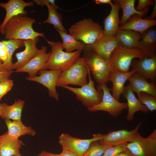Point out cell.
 Returning <instances> with one entry per match:
<instances>
[{"label": "cell", "mask_w": 156, "mask_h": 156, "mask_svg": "<svg viewBox=\"0 0 156 156\" xmlns=\"http://www.w3.org/2000/svg\"><path fill=\"white\" fill-rule=\"evenodd\" d=\"M142 122H140L132 130L125 129L113 131L105 134L103 138L99 141L100 144L114 146L130 142L138 132Z\"/></svg>", "instance_id": "13"}, {"label": "cell", "mask_w": 156, "mask_h": 156, "mask_svg": "<svg viewBox=\"0 0 156 156\" xmlns=\"http://www.w3.org/2000/svg\"><path fill=\"white\" fill-rule=\"evenodd\" d=\"M155 1L154 0H139L136 10L138 11L141 12L147 7L153 6Z\"/></svg>", "instance_id": "36"}, {"label": "cell", "mask_w": 156, "mask_h": 156, "mask_svg": "<svg viewBox=\"0 0 156 156\" xmlns=\"http://www.w3.org/2000/svg\"><path fill=\"white\" fill-rule=\"evenodd\" d=\"M6 103H2L0 104V116L1 114L2 111Z\"/></svg>", "instance_id": "44"}, {"label": "cell", "mask_w": 156, "mask_h": 156, "mask_svg": "<svg viewBox=\"0 0 156 156\" xmlns=\"http://www.w3.org/2000/svg\"><path fill=\"white\" fill-rule=\"evenodd\" d=\"M5 123L8 131L7 135L14 139H18L21 136L26 135L34 136L36 134L35 130L31 127L27 126L21 120L12 121L9 119H5Z\"/></svg>", "instance_id": "25"}, {"label": "cell", "mask_w": 156, "mask_h": 156, "mask_svg": "<svg viewBox=\"0 0 156 156\" xmlns=\"http://www.w3.org/2000/svg\"><path fill=\"white\" fill-rule=\"evenodd\" d=\"M97 89H101L103 91L102 100L99 104L88 109L89 111H105L112 117L116 118L124 110L127 109V103L120 102L113 97L110 92V89L107 86L106 84L99 83Z\"/></svg>", "instance_id": "8"}, {"label": "cell", "mask_w": 156, "mask_h": 156, "mask_svg": "<svg viewBox=\"0 0 156 156\" xmlns=\"http://www.w3.org/2000/svg\"><path fill=\"white\" fill-rule=\"evenodd\" d=\"M3 63V61L0 59V64H2Z\"/></svg>", "instance_id": "47"}, {"label": "cell", "mask_w": 156, "mask_h": 156, "mask_svg": "<svg viewBox=\"0 0 156 156\" xmlns=\"http://www.w3.org/2000/svg\"><path fill=\"white\" fill-rule=\"evenodd\" d=\"M87 68L89 82L87 84L79 88H73L66 85L60 86L73 92L75 94L77 100L81 101L84 106L88 109L101 102L103 93L101 90L99 89L96 90L95 88L94 81L91 78L90 71Z\"/></svg>", "instance_id": "7"}, {"label": "cell", "mask_w": 156, "mask_h": 156, "mask_svg": "<svg viewBox=\"0 0 156 156\" xmlns=\"http://www.w3.org/2000/svg\"><path fill=\"white\" fill-rule=\"evenodd\" d=\"M127 143L111 146L107 148L102 156H116L119 154L125 151L127 149L126 145Z\"/></svg>", "instance_id": "34"}, {"label": "cell", "mask_w": 156, "mask_h": 156, "mask_svg": "<svg viewBox=\"0 0 156 156\" xmlns=\"http://www.w3.org/2000/svg\"><path fill=\"white\" fill-rule=\"evenodd\" d=\"M23 143L21 140L8 136L6 132L0 144V156L21 155L20 150Z\"/></svg>", "instance_id": "26"}, {"label": "cell", "mask_w": 156, "mask_h": 156, "mask_svg": "<svg viewBox=\"0 0 156 156\" xmlns=\"http://www.w3.org/2000/svg\"><path fill=\"white\" fill-rule=\"evenodd\" d=\"M144 56L137 48H126L118 43L112 52L109 60L113 71L127 73L130 71V67L133 59H140Z\"/></svg>", "instance_id": "5"}, {"label": "cell", "mask_w": 156, "mask_h": 156, "mask_svg": "<svg viewBox=\"0 0 156 156\" xmlns=\"http://www.w3.org/2000/svg\"><path fill=\"white\" fill-rule=\"evenodd\" d=\"M5 47L2 41H0V49L3 48H5Z\"/></svg>", "instance_id": "45"}, {"label": "cell", "mask_w": 156, "mask_h": 156, "mask_svg": "<svg viewBox=\"0 0 156 156\" xmlns=\"http://www.w3.org/2000/svg\"><path fill=\"white\" fill-rule=\"evenodd\" d=\"M113 146L100 144L99 141L93 142L83 156H102L108 148Z\"/></svg>", "instance_id": "33"}, {"label": "cell", "mask_w": 156, "mask_h": 156, "mask_svg": "<svg viewBox=\"0 0 156 156\" xmlns=\"http://www.w3.org/2000/svg\"><path fill=\"white\" fill-rule=\"evenodd\" d=\"M61 72V70H47L43 69L39 71L38 76L27 77L26 79L29 81L38 83L46 87L50 97L58 101L59 95L56 88Z\"/></svg>", "instance_id": "11"}, {"label": "cell", "mask_w": 156, "mask_h": 156, "mask_svg": "<svg viewBox=\"0 0 156 156\" xmlns=\"http://www.w3.org/2000/svg\"><path fill=\"white\" fill-rule=\"evenodd\" d=\"M127 80L130 82L133 92L136 93L138 96L140 92H144L156 97L155 83L148 82L136 72L131 75Z\"/></svg>", "instance_id": "24"}, {"label": "cell", "mask_w": 156, "mask_h": 156, "mask_svg": "<svg viewBox=\"0 0 156 156\" xmlns=\"http://www.w3.org/2000/svg\"><path fill=\"white\" fill-rule=\"evenodd\" d=\"M25 103L24 101L18 99L11 105H8L6 103L2 111L0 117L4 120H21L22 113Z\"/></svg>", "instance_id": "29"}, {"label": "cell", "mask_w": 156, "mask_h": 156, "mask_svg": "<svg viewBox=\"0 0 156 156\" xmlns=\"http://www.w3.org/2000/svg\"><path fill=\"white\" fill-rule=\"evenodd\" d=\"M83 58L96 81L99 83L108 82L110 73L113 71L109 60L105 59L87 49L83 51Z\"/></svg>", "instance_id": "4"}, {"label": "cell", "mask_w": 156, "mask_h": 156, "mask_svg": "<svg viewBox=\"0 0 156 156\" xmlns=\"http://www.w3.org/2000/svg\"><path fill=\"white\" fill-rule=\"evenodd\" d=\"M133 93L129 83L127 86L124 87L121 94L127 101L128 111L126 119L129 121L133 119L136 112L141 111L144 113H148L149 111L146 106L142 104L140 100L136 98Z\"/></svg>", "instance_id": "20"}, {"label": "cell", "mask_w": 156, "mask_h": 156, "mask_svg": "<svg viewBox=\"0 0 156 156\" xmlns=\"http://www.w3.org/2000/svg\"><path fill=\"white\" fill-rule=\"evenodd\" d=\"M113 1L114 3L111 6L110 12L104 18L103 22V35L107 37L115 36L119 27L120 20L119 11L120 7L117 2Z\"/></svg>", "instance_id": "21"}, {"label": "cell", "mask_w": 156, "mask_h": 156, "mask_svg": "<svg viewBox=\"0 0 156 156\" xmlns=\"http://www.w3.org/2000/svg\"><path fill=\"white\" fill-rule=\"evenodd\" d=\"M12 156H22L21 155H14Z\"/></svg>", "instance_id": "48"}, {"label": "cell", "mask_w": 156, "mask_h": 156, "mask_svg": "<svg viewBox=\"0 0 156 156\" xmlns=\"http://www.w3.org/2000/svg\"><path fill=\"white\" fill-rule=\"evenodd\" d=\"M12 73L5 67L2 64H0V83L10 79Z\"/></svg>", "instance_id": "37"}, {"label": "cell", "mask_w": 156, "mask_h": 156, "mask_svg": "<svg viewBox=\"0 0 156 156\" xmlns=\"http://www.w3.org/2000/svg\"><path fill=\"white\" fill-rule=\"evenodd\" d=\"M115 36L122 47L130 49L137 48L141 38V34L139 33L127 29L118 30Z\"/></svg>", "instance_id": "27"}, {"label": "cell", "mask_w": 156, "mask_h": 156, "mask_svg": "<svg viewBox=\"0 0 156 156\" xmlns=\"http://www.w3.org/2000/svg\"><path fill=\"white\" fill-rule=\"evenodd\" d=\"M142 104L151 112L156 110V97L148 93L141 92L138 96Z\"/></svg>", "instance_id": "32"}, {"label": "cell", "mask_w": 156, "mask_h": 156, "mask_svg": "<svg viewBox=\"0 0 156 156\" xmlns=\"http://www.w3.org/2000/svg\"><path fill=\"white\" fill-rule=\"evenodd\" d=\"M126 148L136 156H156V129L147 137H142L138 132Z\"/></svg>", "instance_id": "9"}, {"label": "cell", "mask_w": 156, "mask_h": 156, "mask_svg": "<svg viewBox=\"0 0 156 156\" xmlns=\"http://www.w3.org/2000/svg\"><path fill=\"white\" fill-rule=\"evenodd\" d=\"M135 72V70H132L127 73L113 71L110 73L108 81H111L112 83L110 91H112V96L116 100L119 101L126 81L131 75Z\"/></svg>", "instance_id": "23"}, {"label": "cell", "mask_w": 156, "mask_h": 156, "mask_svg": "<svg viewBox=\"0 0 156 156\" xmlns=\"http://www.w3.org/2000/svg\"><path fill=\"white\" fill-rule=\"evenodd\" d=\"M55 29L61 38L63 47L65 52L71 53L75 50L82 51L85 49L86 45L83 43L76 40L67 33Z\"/></svg>", "instance_id": "30"}, {"label": "cell", "mask_w": 156, "mask_h": 156, "mask_svg": "<svg viewBox=\"0 0 156 156\" xmlns=\"http://www.w3.org/2000/svg\"><path fill=\"white\" fill-rule=\"evenodd\" d=\"M35 21L34 18L18 14L13 16L4 26L3 35L5 39L25 40L39 37L45 38L43 33L36 32L33 29L32 25Z\"/></svg>", "instance_id": "1"}, {"label": "cell", "mask_w": 156, "mask_h": 156, "mask_svg": "<svg viewBox=\"0 0 156 156\" xmlns=\"http://www.w3.org/2000/svg\"><path fill=\"white\" fill-rule=\"evenodd\" d=\"M39 156H59L58 154H55L43 151L38 155Z\"/></svg>", "instance_id": "43"}, {"label": "cell", "mask_w": 156, "mask_h": 156, "mask_svg": "<svg viewBox=\"0 0 156 156\" xmlns=\"http://www.w3.org/2000/svg\"><path fill=\"white\" fill-rule=\"evenodd\" d=\"M5 135V133L1 135H0V144L1 143L4 137V136Z\"/></svg>", "instance_id": "46"}, {"label": "cell", "mask_w": 156, "mask_h": 156, "mask_svg": "<svg viewBox=\"0 0 156 156\" xmlns=\"http://www.w3.org/2000/svg\"><path fill=\"white\" fill-rule=\"evenodd\" d=\"M47 47L42 46L37 54L25 65L16 70L15 72L27 73L29 77L36 76L39 71L44 69L50 52L47 53Z\"/></svg>", "instance_id": "15"}, {"label": "cell", "mask_w": 156, "mask_h": 156, "mask_svg": "<svg viewBox=\"0 0 156 156\" xmlns=\"http://www.w3.org/2000/svg\"><path fill=\"white\" fill-rule=\"evenodd\" d=\"M116 156H136L131 153L128 150L121 153Z\"/></svg>", "instance_id": "42"}, {"label": "cell", "mask_w": 156, "mask_h": 156, "mask_svg": "<svg viewBox=\"0 0 156 156\" xmlns=\"http://www.w3.org/2000/svg\"><path fill=\"white\" fill-rule=\"evenodd\" d=\"M24 40L20 39L3 40L2 42L5 45L7 51V57L3 62L2 65L12 72V57L14 51L17 49L24 46Z\"/></svg>", "instance_id": "31"}, {"label": "cell", "mask_w": 156, "mask_h": 156, "mask_svg": "<svg viewBox=\"0 0 156 156\" xmlns=\"http://www.w3.org/2000/svg\"><path fill=\"white\" fill-rule=\"evenodd\" d=\"M35 4L33 1L26 2L23 0H10L7 2H0V7L6 11V15L2 23L0 25V33L3 34L4 28L7 22L11 18L18 14L26 16L28 12L24 10L27 7Z\"/></svg>", "instance_id": "14"}, {"label": "cell", "mask_w": 156, "mask_h": 156, "mask_svg": "<svg viewBox=\"0 0 156 156\" xmlns=\"http://www.w3.org/2000/svg\"><path fill=\"white\" fill-rule=\"evenodd\" d=\"M156 16V0H155L154 7L151 15L148 17H146L144 18L149 20H155Z\"/></svg>", "instance_id": "40"}, {"label": "cell", "mask_w": 156, "mask_h": 156, "mask_svg": "<svg viewBox=\"0 0 156 156\" xmlns=\"http://www.w3.org/2000/svg\"><path fill=\"white\" fill-rule=\"evenodd\" d=\"M88 69L83 57H80L70 67L62 72L57 86L73 85L82 86L87 83Z\"/></svg>", "instance_id": "6"}, {"label": "cell", "mask_w": 156, "mask_h": 156, "mask_svg": "<svg viewBox=\"0 0 156 156\" xmlns=\"http://www.w3.org/2000/svg\"><path fill=\"white\" fill-rule=\"evenodd\" d=\"M94 1L95 3L97 4H108L111 6L113 4L111 0H95Z\"/></svg>", "instance_id": "41"}, {"label": "cell", "mask_w": 156, "mask_h": 156, "mask_svg": "<svg viewBox=\"0 0 156 156\" xmlns=\"http://www.w3.org/2000/svg\"><path fill=\"white\" fill-rule=\"evenodd\" d=\"M13 85V81L10 79L0 83V101L2 97L11 90Z\"/></svg>", "instance_id": "35"}, {"label": "cell", "mask_w": 156, "mask_h": 156, "mask_svg": "<svg viewBox=\"0 0 156 156\" xmlns=\"http://www.w3.org/2000/svg\"><path fill=\"white\" fill-rule=\"evenodd\" d=\"M119 5L122 11V15L120 21V26L123 25L132 16L136 14L142 17L145 16L149 11V7L145 8L141 12L137 11L135 8V0H115Z\"/></svg>", "instance_id": "28"}, {"label": "cell", "mask_w": 156, "mask_h": 156, "mask_svg": "<svg viewBox=\"0 0 156 156\" xmlns=\"http://www.w3.org/2000/svg\"><path fill=\"white\" fill-rule=\"evenodd\" d=\"M38 156H39V155H38Z\"/></svg>", "instance_id": "49"}, {"label": "cell", "mask_w": 156, "mask_h": 156, "mask_svg": "<svg viewBox=\"0 0 156 156\" xmlns=\"http://www.w3.org/2000/svg\"><path fill=\"white\" fill-rule=\"evenodd\" d=\"M7 57V51L6 47L0 49V59L4 62Z\"/></svg>", "instance_id": "39"}, {"label": "cell", "mask_w": 156, "mask_h": 156, "mask_svg": "<svg viewBox=\"0 0 156 156\" xmlns=\"http://www.w3.org/2000/svg\"><path fill=\"white\" fill-rule=\"evenodd\" d=\"M69 34L86 45L91 44L103 36L101 25L91 18L75 22L68 29Z\"/></svg>", "instance_id": "3"}, {"label": "cell", "mask_w": 156, "mask_h": 156, "mask_svg": "<svg viewBox=\"0 0 156 156\" xmlns=\"http://www.w3.org/2000/svg\"><path fill=\"white\" fill-rule=\"evenodd\" d=\"M33 1L38 5L41 6L46 5L48 11L47 18L43 23H48L53 25L55 28L67 33L62 22V16L57 10L60 8L57 5L54 0H34Z\"/></svg>", "instance_id": "18"}, {"label": "cell", "mask_w": 156, "mask_h": 156, "mask_svg": "<svg viewBox=\"0 0 156 156\" xmlns=\"http://www.w3.org/2000/svg\"><path fill=\"white\" fill-rule=\"evenodd\" d=\"M105 135L98 133L93 134L92 138L81 139L63 133L59 137V142L62 149L70 151L78 156H83L93 142L101 140Z\"/></svg>", "instance_id": "10"}, {"label": "cell", "mask_w": 156, "mask_h": 156, "mask_svg": "<svg viewBox=\"0 0 156 156\" xmlns=\"http://www.w3.org/2000/svg\"><path fill=\"white\" fill-rule=\"evenodd\" d=\"M132 70L146 80L156 82V55L144 56L139 60H133L130 66Z\"/></svg>", "instance_id": "12"}, {"label": "cell", "mask_w": 156, "mask_h": 156, "mask_svg": "<svg viewBox=\"0 0 156 156\" xmlns=\"http://www.w3.org/2000/svg\"><path fill=\"white\" fill-rule=\"evenodd\" d=\"M137 48L145 56L156 55V30L152 27L141 34Z\"/></svg>", "instance_id": "19"}, {"label": "cell", "mask_w": 156, "mask_h": 156, "mask_svg": "<svg viewBox=\"0 0 156 156\" xmlns=\"http://www.w3.org/2000/svg\"><path fill=\"white\" fill-rule=\"evenodd\" d=\"M39 38L37 37L34 39L24 40L25 49L23 51L16 53L17 61L12 64L13 70H16L23 67L37 54L39 51L36 46Z\"/></svg>", "instance_id": "17"}, {"label": "cell", "mask_w": 156, "mask_h": 156, "mask_svg": "<svg viewBox=\"0 0 156 156\" xmlns=\"http://www.w3.org/2000/svg\"><path fill=\"white\" fill-rule=\"evenodd\" d=\"M46 40L51 47V51L44 69L62 72L70 67L80 57L82 51L66 52L63 51L62 42Z\"/></svg>", "instance_id": "2"}, {"label": "cell", "mask_w": 156, "mask_h": 156, "mask_svg": "<svg viewBox=\"0 0 156 156\" xmlns=\"http://www.w3.org/2000/svg\"><path fill=\"white\" fill-rule=\"evenodd\" d=\"M142 18L138 14L133 15L125 24L119 26L118 30H130L137 31L141 34L149 29L156 25V20H149Z\"/></svg>", "instance_id": "22"}, {"label": "cell", "mask_w": 156, "mask_h": 156, "mask_svg": "<svg viewBox=\"0 0 156 156\" xmlns=\"http://www.w3.org/2000/svg\"><path fill=\"white\" fill-rule=\"evenodd\" d=\"M61 153L58 154L59 156H78L73 152L66 149H62Z\"/></svg>", "instance_id": "38"}, {"label": "cell", "mask_w": 156, "mask_h": 156, "mask_svg": "<svg viewBox=\"0 0 156 156\" xmlns=\"http://www.w3.org/2000/svg\"><path fill=\"white\" fill-rule=\"evenodd\" d=\"M118 44L116 36L107 37L103 36L93 44L86 46L88 49L106 59L109 60L111 54Z\"/></svg>", "instance_id": "16"}]
</instances>
